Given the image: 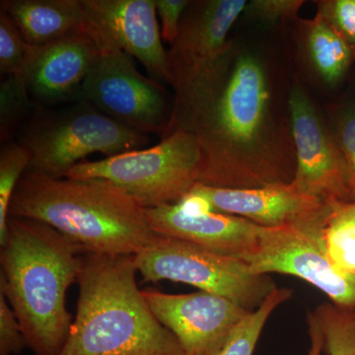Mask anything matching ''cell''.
<instances>
[{"label": "cell", "instance_id": "obj_14", "mask_svg": "<svg viewBox=\"0 0 355 355\" xmlns=\"http://www.w3.org/2000/svg\"><path fill=\"white\" fill-rule=\"evenodd\" d=\"M99 55L94 41L83 29L50 44L31 46L20 77L36 104L76 102Z\"/></svg>", "mask_w": 355, "mask_h": 355}, {"label": "cell", "instance_id": "obj_12", "mask_svg": "<svg viewBox=\"0 0 355 355\" xmlns=\"http://www.w3.org/2000/svg\"><path fill=\"white\" fill-rule=\"evenodd\" d=\"M83 29L100 50L120 49L137 58L155 80L167 81V51L155 0H81Z\"/></svg>", "mask_w": 355, "mask_h": 355}, {"label": "cell", "instance_id": "obj_29", "mask_svg": "<svg viewBox=\"0 0 355 355\" xmlns=\"http://www.w3.org/2000/svg\"><path fill=\"white\" fill-rule=\"evenodd\" d=\"M190 0H155L156 11L160 17L161 37L169 44L175 43L179 35L180 26Z\"/></svg>", "mask_w": 355, "mask_h": 355}, {"label": "cell", "instance_id": "obj_25", "mask_svg": "<svg viewBox=\"0 0 355 355\" xmlns=\"http://www.w3.org/2000/svg\"><path fill=\"white\" fill-rule=\"evenodd\" d=\"M331 114V130L347 161L355 196V99L338 105Z\"/></svg>", "mask_w": 355, "mask_h": 355}, {"label": "cell", "instance_id": "obj_30", "mask_svg": "<svg viewBox=\"0 0 355 355\" xmlns=\"http://www.w3.org/2000/svg\"><path fill=\"white\" fill-rule=\"evenodd\" d=\"M307 323L311 340L309 355H322V352H324V334L314 312L308 313Z\"/></svg>", "mask_w": 355, "mask_h": 355}, {"label": "cell", "instance_id": "obj_21", "mask_svg": "<svg viewBox=\"0 0 355 355\" xmlns=\"http://www.w3.org/2000/svg\"><path fill=\"white\" fill-rule=\"evenodd\" d=\"M31 154L20 142L7 141L0 150V246L8 230L9 207L23 175L29 169Z\"/></svg>", "mask_w": 355, "mask_h": 355}, {"label": "cell", "instance_id": "obj_27", "mask_svg": "<svg viewBox=\"0 0 355 355\" xmlns=\"http://www.w3.org/2000/svg\"><path fill=\"white\" fill-rule=\"evenodd\" d=\"M303 0H251L245 7V15L263 25H275L297 18Z\"/></svg>", "mask_w": 355, "mask_h": 355}, {"label": "cell", "instance_id": "obj_3", "mask_svg": "<svg viewBox=\"0 0 355 355\" xmlns=\"http://www.w3.org/2000/svg\"><path fill=\"white\" fill-rule=\"evenodd\" d=\"M9 216L44 222L86 254L137 256L155 235L146 209L104 180L55 179L26 172Z\"/></svg>", "mask_w": 355, "mask_h": 355}, {"label": "cell", "instance_id": "obj_11", "mask_svg": "<svg viewBox=\"0 0 355 355\" xmlns=\"http://www.w3.org/2000/svg\"><path fill=\"white\" fill-rule=\"evenodd\" d=\"M319 225L261 226L258 246L241 261L254 275L282 273L299 277L323 291L333 304L355 311V275L340 270L329 260L318 238Z\"/></svg>", "mask_w": 355, "mask_h": 355}, {"label": "cell", "instance_id": "obj_19", "mask_svg": "<svg viewBox=\"0 0 355 355\" xmlns=\"http://www.w3.org/2000/svg\"><path fill=\"white\" fill-rule=\"evenodd\" d=\"M317 234L329 260L355 275V202H328Z\"/></svg>", "mask_w": 355, "mask_h": 355}, {"label": "cell", "instance_id": "obj_15", "mask_svg": "<svg viewBox=\"0 0 355 355\" xmlns=\"http://www.w3.org/2000/svg\"><path fill=\"white\" fill-rule=\"evenodd\" d=\"M198 186L216 212L240 216L263 227H314L323 220L328 207V202L298 193L289 184L253 189Z\"/></svg>", "mask_w": 355, "mask_h": 355}, {"label": "cell", "instance_id": "obj_18", "mask_svg": "<svg viewBox=\"0 0 355 355\" xmlns=\"http://www.w3.org/2000/svg\"><path fill=\"white\" fill-rule=\"evenodd\" d=\"M299 43L305 64L322 83L336 86L342 83L355 60V53L320 16L298 23Z\"/></svg>", "mask_w": 355, "mask_h": 355}, {"label": "cell", "instance_id": "obj_6", "mask_svg": "<svg viewBox=\"0 0 355 355\" xmlns=\"http://www.w3.org/2000/svg\"><path fill=\"white\" fill-rule=\"evenodd\" d=\"M202 153L193 133L177 130L150 148L83 161L71 180H104L116 184L144 209L174 205L200 183Z\"/></svg>", "mask_w": 355, "mask_h": 355}, {"label": "cell", "instance_id": "obj_9", "mask_svg": "<svg viewBox=\"0 0 355 355\" xmlns=\"http://www.w3.org/2000/svg\"><path fill=\"white\" fill-rule=\"evenodd\" d=\"M77 101L133 130L162 139L174 111V96L155 79L142 76L132 55L116 48L100 50Z\"/></svg>", "mask_w": 355, "mask_h": 355}, {"label": "cell", "instance_id": "obj_13", "mask_svg": "<svg viewBox=\"0 0 355 355\" xmlns=\"http://www.w3.org/2000/svg\"><path fill=\"white\" fill-rule=\"evenodd\" d=\"M142 294L156 319L176 336L184 355H214L250 313L205 291L168 294L146 289Z\"/></svg>", "mask_w": 355, "mask_h": 355}, {"label": "cell", "instance_id": "obj_26", "mask_svg": "<svg viewBox=\"0 0 355 355\" xmlns=\"http://www.w3.org/2000/svg\"><path fill=\"white\" fill-rule=\"evenodd\" d=\"M317 13L347 44L355 53V0H319Z\"/></svg>", "mask_w": 355, "mask_h": 355}, {"label": "cell", "instance_id": "obj_4", "mask_svg": "<svg viewBox=\"0 0 355 355\" xmlns=\"http://www.w3.org/2000/svg\"><path fill=\"white\" fill-rule=\"evenodd\" d=\"M135 256L85 254L76 321L60 355H184L135 280Z\"/></svg>", "mask_w": 355, "mask_h": 355}, {"label": "cell", "instance_id": "obj_24", "mask_svg": "<svg viewBox=\"0 0 355 355\" xmlns=\"http://www.w3.org/2000/svg\"><path fill=\"white\" fill-rule=\"evenodd\" d=\"M31 46L3 9H0V73L20 76Z\"/></svg>", "mask_w": 355, "mask_h": 355}, {"label": "cell", "instance_id": "obj_8", "mask_svg": "<svg viewBox=\"0 0 355 355\" xmlns=\"http://www.w3.org/2000/svg\"><path fill=\"white\" fill-rule=\"evenodd\" d=\"M247 2L191 1L176 41L167 51L168 83L174 89V111L164 137L172 132L214 78L227 51L231 29L244 12Z\"/></svg>", "mask_w": 355, "mask_h": 355}, {"label": "cell", "instance_id": "obj_5", "mask_svg": "<svg viewBox=\"0 0 355 355\" xmlns=\"http://www.w3.org/2000/svg\"><path fill=\"white\" fill-rule=\"evenodd\" d=\"M19 141L31 154L27 172L62 179L93 153L111 157L142 149L148 135L121 125L83 101L35 113Z\"/></svg>", "mask_w": 355, "mask_h": 355}, {"label": "cell", "instance_id": "obj_7", "mask_svg": "<svg viewBox=\"0 0 355 355\" xmlns=\"http://www.w3.org/2000/svg\"><path fill=\"white\" fill-rule=\"evenodd\" d=\"M144 282L160 280L197 287L253 312L277 288L268 275H254L239 259L222 256L165 236L154 235L135 256Z\"/></svg>", "mask_w": 355, "mask_h": 355}, {"label": "cell", "instance_id": "obj_20", "mask_svg": "<svg viewBox=\"0 0 355 355\" xmlns=\"http://www.w3.org/2000/svg\"><path fill=\"white\" fill-rule=\"evenodd\" d=\"M291 296V289H275L260 308L247 314L214 355H253L268 318Z\"/></svg>", "mask_w": 355, "mask_h": 355}, {"label": "cell", "instance_id": "obj_10", "mask_svg": "<svg viewBox=\"0 0 355 355\" xmlns=\"http://www.w3.org/2000/svg\"><path fill=\"white\" fill-rule=\"evenodd\" d=\"M296 170L289 184L324 202H355L354 184L331 125L294 78L288 100Z\"/></svg>", "mask_w": 355, "mask_h": 355}, {"label": "cell", "instance_id": "obj_22", "mask_svg": "<svg viewBox=\"0 0 355 355\" xmlns=\"http://www.w3.org/2000/svg\"><path fill=\"white\" fill-rule=\"evenodd\" d=\"M324 338L328 355H355V311L333 303L318 306L314 311Z\"/></svg>", "mask_w": 355, "mask_h": 355}, {"label": "cell", "instance_id": "obj_1", "mask_svg": "<svg viewBox=\"0 0 355 355\" xmlns=\"http://www.w3.org/2000/svg\"><path fill=\"white\" fill-rule=\"evenodd\" d=\"M284 83L265 44L229 40L214 78L172 132L187 130L197 139L202 153L198 184L253 189L291 183L296 153L291 89Z\"/></svg>", "mask_w": 355, "mask_h": 355}, {"label": "cell", "instance_id": "obj_17", "mask_svg": "<svg viewBox=\"0 0 355 355\" xmlns=\"http://www.w3.org/2000/svg\"><path fill=\"white\" fill-rule=\"evenodd\" d=\"M0 8L31 46L58 41L84 27L81 0H6Z\"/></svg>", "mask_w": 355, "mask_h": 355}, {"label": "cell", "instance_id": "obj_2", "mask_svg": "<svg viewBox=\"0 0 355 355\" xmlns=\"http://www.w3.org/2000/svg\"><path fill=\"white\" fill-rule=\"evenodd\" d=\"M81 253L83 248L48 224L9 216L0 291L36 355H60L67 343L72 322L65 300L83 270Z\"/></svg>", "mask_w": 355, "mask_h": 355}, {"label": "cell", "instance_id": "obj_23", "mask_svg": "<svg viewBox=\"0 0 355 355\" xmlns=\"http://www.w3.org/2000/svg\"><path fill=\"white\" fill-rule=\"evenodd\" d=\"M37 104L20 76L4 77L0 85V139L10 141L14 130L28 118Z\"/></svg>", "mask_w": 355, "mask_h": 355}, {"label": "cell", "instance_id": "obj_28", "mask_svg": "<svg viewBox=\"0 0 355 355\" xmlns=\"http://www.w3.org/2000/svg\"><path fill=\"white\" fill-rule=\"evenodd\" d=\"M27 347L24 333L15 312L0 291V355L19 354Z\"/></svg>", "mask_w": 355, "mask_h": 355}, {"label": "cell", "instance_id": "obj_16", "mask_svg": "<svg viewBox=\"0 0 355 355\" xmlns=\"http://www.w3.org/2000/svg\"><path fill=\"white\" fill-rule=\"evenodd\" d=\"M146 210L149 226L156 235L239 260L258 246L261 226L240 216L220 212L187 216L176 203Z\"/></svg>", "mask_w": 355, "mask_h": 355}]
</instances>
